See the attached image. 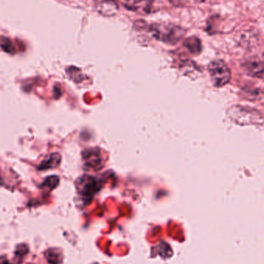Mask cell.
Masks as SVG:
<instances>
[{
	"instance_id": "1",
	"label": "cell",
	"mask_w": 264,
	"mask_h": 264,
	"mask_svg": "<svg viewBox=\"0 0 264 264\" xmlns=\"http://www.w3.org/2000/svg\"><path fill=\"white\" fill-rule=\"evenodd\" d=\"M148 29L155 39L169 44H177L185 34L183 28L173 23H153Z\"/></svg>"
},
{
	"instance_id": "2",
	"label": "cell",
	"mask_w": 264,
	"mask_h": 264,
	"mask_svg": "<svg viewBox=\"0 0 264 264\" xmlns=\"http://www.w3.org/2000/svg\"><path fill=\"white\" fill-rule=\"evenodd\" d=\"M209 72L212 81L217 87H223L230 81L231 71L225 62L221 60H215L209 65Z\"/></svg>"
},
{
	"instance_id": "3",
	"label": "cell",
	"mask_w": 264,
	"mask_h": 264,
	"mask_svg": "<svg viewBox=\"0 0 264 264\" xmlns=\"http://www.w3.org/2000/svg\"><path fill=\"white\" fill-rule=\"evenodd\" d=\"M231 119L239 124H256L259 121L261 118L259 113L254 110L241 106H234L231 108Z\"/></svg>"
},
{
	"instance_id": "4",
	"label": "cell",
	"mask_w": 264,
	"mask_h": 264,
	"mask_svg": "<svg viewBox=\"0 0 264 264\" xmlns=\"http://www.w3.org/2000/svg\"><path fill=\"white\" fill-rule=\"evenodd\" d=\"M124 8L140 14H147L152 10L155 0H121Z\"/></svg>"
},
{
	"instance_id": "5",
	"label": "cell",
	"mask_w": 264,
	"mask_h": 264,
	"mask_svg": "<svg viewBox=\"0 0 264 264\" xmlns=\"http://www.w3.org/2000/svg\"><path fill=\"white\" fill-rule=\"evenodd\" d=\"M94 2L97 11L104 16H111L118 11L117 0H94Z\"/></svg>"
},
{
	"instance_id": "6",
	"label": "cell",
	"mask_w": 264,
	"mask_h": 264,
	"mask_svg": "<svg viewBox=\"0 0 264 264\" xmlns=\"http://www.w3.org/2000/svg\"><path fill=\"white\" fill-rule=\"evenodd\" d=\"M81 185L83 188H85L82 189L83 194L85 195H92L95 192L96 187H97L95 179L91 177L83 178Z\"/></svg>"
},
{
	"instance_id": "7",
	"label": "cell",
	"mask_w": 264,
	"mask_h": 264,
	"mask_svg": "<svg viewBox=\"0 0 264 264\" xmlns=\"http://www.w3.org/2000/svg\"><path fill=\"white\" fill-rule=\"evenodd\" d=\"M60 161V156L58 154L54 153L49 155L48 158H46L41 166H39V170H47L51 168L58 166Z\"/></svg>"
},
{
	"instance_id": "8",
	"label": "cell",
	"mask_w": 264,
	"mask_h": 264,
	"mask_svg": "<svg viewBox=\"0 0 264 264\" xmlns=\"http://www.w3.org/2000/svg\"><path fill=\"white\" fill-rule=\"evenodd\" d=\"M247 69L251 72L253 76H257L261 78L262 74H264V66L261 62H251L247 64Z\"/></svg>"
},
{
	"instance_id": "9",
	"label": "cell",
	"mask_w": 264,
	"mask_h": 264,
	"mask_svg": "<svg viewBox=\"0 0 264 264\" xmlns=\"http://www.w3.org/2000/svg\"><path fill=\"white\" fill-rule=\"evenodd\" d=\"M0 47H2L7 53H13L14 47H13L11 41L7 37H0Z\"/></svg>"
}]
</instances>
